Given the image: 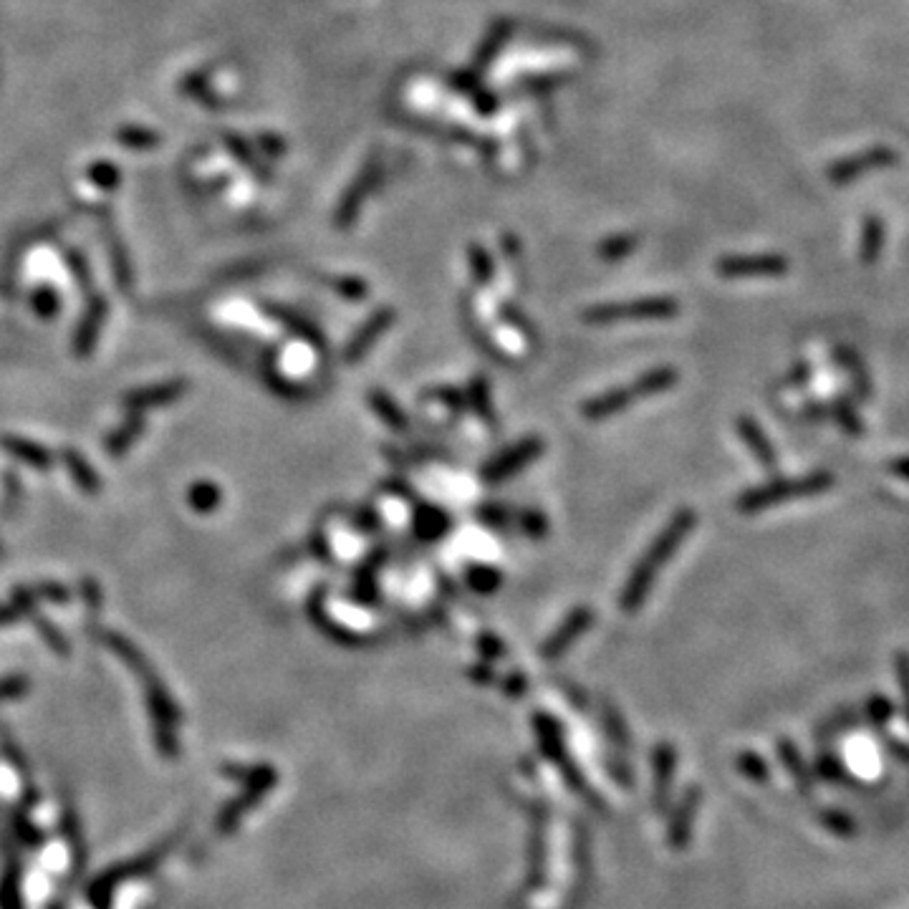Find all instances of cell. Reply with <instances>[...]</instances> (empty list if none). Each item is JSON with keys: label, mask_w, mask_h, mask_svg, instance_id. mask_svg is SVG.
Wrapping results in <instances>:
<instances>
[{"label": "cell", "mask_w": 909, "mask_h": 909, "mask_svg": "<svg viewBox=\"0 0 909 909\" xmlns=\"http://www.w3.org/2000/svg\"><path fill=\"white\" fill-rule=\"evenodd\" d=\"M695 526L697 513L692 511V508H682V511H677L675 516H672V521L667 523L665 531L654 538L652 546L647 548V553H644L642 559H639V564L634 566L632 576L627 579L622 596H619V606H622L624 614L639 612V606L644 604V599H647L649 591H652V584L654 579H657V574L662 571V566L675 556L680 543L690 536Z\"/></svg>", "instance_id": "cell-1"}, {"label": "cell", "mask_w": 909, "mask_h": 909, "mask_svg": "<svg viewBox=\"0 0 909 909\" xmlns=\"http://www.w3.org/2000/svg\"><path fill=\"white\" fill-rule=\"evenodd\" d=\"M834 485V475L831 473H814L806 478H793V480H776L771 485H761L753 488L748 493H743L738 498V511L740 513H761L766 508L783 503V500L793 498H806V495H819L824 490H829Z\"/></svg>", "instance_id": "cell-2"}, {"label": "cell", "mask_w": 909, "mask_h": 909, "mask_svg": "<svg viewBox=\"0 0 909 909\" xmlns=\"http://www.w3.org/2000/svg\"><path fill=\"white\" fill-rule=\"evenodd\" d=\"M680 311L675 298H639L632 303H612V306H596L584 314L591 326L619 324L632 319H672Z\"/></svg>", "instance_id": "cell-3"}, {"label": "cell", "mask_w": 909, "mask_h": 909, "mask_svg": "<svg viewBox=\"0 0 909 909\" xmlns=\"http://www.w3.org/2000/svg\"><path fill=\"white\" fill-rule=\"evenodd\" d=\"M541 452L543 442L538 440V437H526V440L516 442L513 447H508V450H503L500 455H495V458L483 468V480L490 485L503 483V480L521 473L523 468H528L536 458H541Z\"/></svg>", "instance_id": "cell-4"}, {"label": "cell", "mask_w": 909, "mask_h": 909, "mask_svg": "<svg viewBox=\"0 0 909 909\" xmlns=\"http://www.w3.org/2000/svg\"><path fill=\"white\" fill-rule=\"evenodd\" d=\"M591 624H594V612H591L589 606H576L574 612L556 627V632L541 644L543 660H556V657H561L581 634L589 632Z\"/></svg>", "instance_id": "cell-5"}, {"label": "cell", "mask_w": 909, "mask_h": 909, "mask_svg": "<svg viewBox=\"0 0 909 909\" xmlns=\"http://www.w3.org/2000/svg\"><path fill=\"white\" fill-rule=\"evenodd\" d=\"M392 321H394L392 309H379L377 314L369 316L367 324L359 326V329L354 331V336L349 339V344H346L344 362L351 364V367H354L357 362H362L369 351H372V346L377 344L379 336L387 334L389 326H392Z\"/></svg>", "instance_id": "cell-6"}, {"label": "cell", "mask_w": 909, "mask_h": 909, "mask_svg": "<svg viewBox=\"0 0 909 909\" xmlns=\"http://www.w3.org/2000/svg\"><path fill=\"white\" fill-rule=\"evenodd\" d=\"M637 397L639 394H637V389H634V384L632 387L609 389V392H601V394H596V397H591L589 402H584V407H581V415L591 422L606 420V417H614V415H619V412L629 410Z\"/></svg>", "instance_id": "cell-7"}, {"label": "cell", "mask_w": 909, "mask_h": 909, "mask_svg": "<svg viewBox=\"0 0 909 909\" xmlns=\"http://www.w3.org/2000/svg\"><path fill=\"white\" fill-rule=\"evenodd\" d=\"M720 276H781L788 271V263L778 256H753V258H725L718 266Z\"/></svg>", "instance_id": "cell-8"}, {"label": "cell", "mask_w": 909, "mask_h": 909, "mask_svg": "<svg viewBox=\"0 0 909 909\" xmlns=\"http://www.w3.org/2000/svg\"><path fill=\"white\" fill-rule=\"evenodd\" d=\"M738 435L743 437L745 445L750 447V452L755 455V460L763 465L766 470H776L778 465V455L773 450L771 440L766 437V432L761 430V425L753 420V417H738Z\"/></svg>", "instance_id": "cell-9"}, {"label": "cell", "mask_w": 909, "mask_h": 909, "mask_svg": "<svg viewBox=\"0 0 909 909\" xmlns=\"http://www.w3.org/2000/svg\"><path fill=\"white\" fill-rule=\"evenodd\" d=\"M447 531H450V516H447L445 511H440V508H435V505H430V503H425L417 508L415 533L420 541H427V543L440 541Z\"/></svg>", "instance_id": "cell-10"}, {"label": "cell", "mask_w": 909, "mask_h": 909, "mask_svg": "<svg viewBox=\"0 0 909 909\" xmlns=\"http://www.w3.org/2000/svg\"><path fill=\"white\" fill-rule=\"evenodd\" d=\"M187 389L185 382H167L162 387H152V389H139V392H132L124 397V402L132 407V410H142V407H157V404H167L172 399L180 397L182 392Z\"/></svg>", "instance_id": "cell-11"}, {"label": "cell", "mask_w": 909, "mask_h": 909, "mask_svg": "<svg viewBox=\"0 0 909 909\" xmlns=\"http://www.w3.org/2000/svg\"><path fill=\"white\" fill-rule=\"evenodd\" d=\"M369 404H372V410L382 417L384 425H389L392 430H397V432L410 430V420H407V415L399 410V404L394 402L389 394L374 389V392H369Z\"/></svg>", "instance_id": "cell-12"}, {"label": "cell", "mask_w": 909, "mask_h": 909, "mask_svg": "<svg viewBox=\"0 0 909 909\" xmlns=\"http://www.w3.org/2000/svg\"><path fill=\"white\" fill-rule=\"evenodd\" d=\"M677 384V372L672 367H657L652 372L642 374V377L634 382V389H637L639 397H654V394H662L667 389H672Z\"/></svg>", "instance_id": "cell-13"}, {"label": "cell", "mask_w": 909, "mask_h": 909, "mask_svg": "<svg viewBox=\"0 0 909 909\" xmlns=\"http://www.w3.org/2000/svg\"><path fill=\"white\" fill-rule=\"evenodd\" d=\"M3 447H6V450L11 452V455H16V458L26 460V463L31 465V468L46 470L48 465H51V455H48V452L43 450L41 445H33V442H28V440H18V437H6V440H3Z\"/></svg>", "instance_id": "cell-14"}, {"label": "cell", "mask_w": 909, "mask_h": 909, "mask_svg": "<svg viewBox=\"0 0 909 909\" xmlns=\"http://www.w3.org/2000/svg\"><path fill=\"white\" fill-rule=\"evenodd\" d=\"M778 753H781L783 763H786L788 771H791L793 778H796L798 788H801L803 793H811V776H808V771L803 768V761H801V755H798L796 745H793L791 740H781V748H778Z\"/></svg>", "instance_id": "cell-15"}, {"label": "cell", "mask_w": 909, "mask_h": 909, "mask_svg": "<svg viewBox=\"0 0 909 909\" xmlns=\"http://www.w3.org/2000/svg\"><path fill=\"white\" fill-rule=\"evenodd\" d=\"M465 579H468V586L473 591H478V594H495V591L500 589V581H503V576H500V571H495L493 566H473V569H468V574H465Z\"/></svg>", "instance_id": "cell-16"}, {"label": "cell", "mask_w": 909, "mask_h": 909, "mask_svg": "<svg viewBox=\"0 0 909 909\" xmlns=\"http://www.w3.org/2000/svg\"><path fill=\"white\" fill-rule=\"evenodd\" d=\"M101 319H104V301L96 303L94 311H91V314L86 316L84 324H81L79 336H76V351H79V354H89L91 351V346H94V341H96V334H99V329H101Z\"/></svg>", "instance_id": "cell-17"}, {"label": "cell", "mask_w": 909, "mask_h": 909, "mask_svg": "<svg viewBox=\"0 0 909 909\" xmlns=\"http://www.w3.org/2000/svg\"><path fill=\"white\" fill-rule=\"evenodd\" d=\"M223 500V490L213 483H195L190 490V505L197 513H213Z\"/></svg>", "instance_id": "cell-18"}, {"label": "cell", "mask_w": 909, "mask_h": 909, "mask_svg": "<svg viewBox=\"0 0 909 909\" xmlns=\"http://www.w3.org/2000/svg\"><path fill=\"white\" fill-rule=\"evenodd\" d=\"M64 460L69 463V473L74 475L76 483H79L81 488L86 490V493H96V490H99V483H96L94 470H91L89 465H86L84 458H79V455H76L74 450H66L64 452Z\"/></svg>", "instance_id": "cell-19"}, {"label": "cell", "mask_w": 909, "mask_h": 909, "mask_svg": "<svg viewBox=\"0 0 909 909\" xmlns=\"http://www.w3.org/2000/svg\"><path fill=\"white\" fill-rule=\"evenodd\" d=\"M470 404H473L475 407V412H478L480 417H483L485 422H488V425H493V407H490V387H488V379H473V384H470Z\"/></svg>", "instance_id": "cell-20"}, {"label": "cell", "mask_w": 909, "mask_h": 909, "mask_svg": "<svg viewBox=\"0 0 909 909\" xmlns=\"http://www.w3.org/2000/svg\"><path fill=\"white\" fill-rule=\"evenodd\" d=\"M142 427H144V422H142V417H129V422L127 425H122L119 427L117 432H114L112 437H109V452H112V455H119V452H124L129 447V442L134 440V437L139 435V432H142Z\"/></svg>", "instance_id": "cell-21"}, {"label": "cell", "mask_w": 909, "mask_h": 909, "mask_svg": "<svg viewBox=\"0 0 909 909\" xmlns=\"http://www.w3.org/2000/svg\"><path fill=\"white\" fill-rule=\"evenodd\" d=\"M821 821H824L826 829L834 831V834H839V836H854L856 834L854 819H851V816H846V814H841V811H834V808H831V811H824V814H821Z\"/></svg>", "instance_id": "cell-22"}, {"label": "cell", "mask_w": 909, "mask_h": 909, "mask_svg": "<svg viewBox=\"0 0 909 909\" xmlns=\"http://www.w3.org/2000/svg\"><path fill=\"white\" fill-rule=\"evenodd\" d=\"M839 359L841 362H844V367H846V372H851L856 377V387H859V394H862V397H867V374H864V367H862V362H859V359H856V354L854 351H844L841 349L839 351Z\"/></svg>", "instance_id": "cell-23"}, {"label": "cell", "mask_w": 909, "mask_h": 909, "mask_svg": "<svg viewBox=\"0 0 909 909\" xmlns=\"http://www.w3.org/2000/svg\"><path fill=\"white\" fill-rule=\"evenodd\" d=\"M521 528L531 538H543L548 533V521H546V516H543V513L526 511L521 516Z\"/></svg>", "instance_id": "cell-24"}, {"label": "cell", "mask_w": 909, "mask_h": 909, "mask_svg": "<svg viewBox=\"0 0 909 909\" xmlns=\"http://www.w3.org/2000/svg\"><path fill=\"white\" fill-rule=\"evenodd\" d=\"M894 667H897V680H899V687H902L904 710H907V720H909V652H897V657H894Z\"/></svg>", "instance_id": "cell-25"}, {"label": "cell", "mask_w": 909, "mask_h": 909, "mask_svg": "<svg viewBox=\"0 0 909 909\" xmlns=\"http://www.w3.org/2000/svg\"><path fill=\"white\" fill-rule=\"evenodd\" d=\"M892 713H894L892 702H889L887 697L874 695L872 700H869V718H872V723L877 725V728H882V725L892 718Z\"/></svg>", "instance_id": "cell-26"}, {"label": "cell", "mask_w": 909, "mask_h": 909, "mask_svg": "<svg viewBox=\"0 0 909 909\" xmlns=\"http://www.w3.org/2000/svg\"><path fill=\"white\" fill-rule=\"evenodd\" d=\"M478 518L488 528H505V523H508V511H505L503 505L488 503V505H483V508L478 511Z\"/></svg>", "instance_id": "cell-27"}, {"label": "cell", "mask_w": 909, "mask_h": 909, "mask_svg": "<svg viewBox=\"0 0 909 909\" xmlns=\"http://www.w3.org/2000/svg\"><path fill=\"white\" fill-rule=\"evenodd\" d=\"M740 768H743V773H750L753 778H758V781H766L768 778V768L763 766L761 758L753 753L740 755Z\"/></svg>", "instance_id": "cell-28"}, {"label": "cell", "mask_w": 909, "mask_h": 909, "mask_svg": "<svg viewBox=\"0 0 909 909\" xmlns=\"http://www.w3.org/2000/svg\"><path fill=\"white\" fill-rule=\"evenodd\" d=\"M834 415H836V420L841 422V427L849 430L851 435H859V432H862V427H859V417L854 415V410H851L846 402H839V407L834 410Z\"/></svg>", "instance_id": "cell-29"}, {"label": "cell", "mask_w": 909, "mask_h": 909, "mask_svg": "<svg viewBox=\"0 0 909 909\" xmlns=\"http://www.w3.org/2000/svg\"><path fill=\"white\" fill-rule=\"evenodd\" d=\"M869 230H872V235L867 233V238H864V261L872 263L874 258H877V250H879V225H877V220H872Z\"/></svg>", "instance_id": "cell-30"}, {"label": "cell", "mask_w": 909, "mask_h": 909, "mask_svg": "<svg viewBox=\"0 0 909 909\" xmlns=\"http://www.w3.org/2000/svg\"><path fill=\"white\" fill-rule=\"evenodd\" d=\"M816 771H819V776H824V778H829V781H839L841 776H844V771H841V766H839V761H836V758H821L819 761V766H816Z\"/></svg>", "instance_id": "cell-31"}, {"label": "cell", "mask_w": 909, "mask_h": 909, "mask_svg": "<svg viewBox=\"0 0 909 909\" xmlns=\"http://www.w3.org/2000/svg\"><path fill=\"white\" fill-rule=\"evenodd\" d=\"M435 397L440 402H445L447 407H452V410H463L465 407V394L458 392V389H440V392H435Z\"/></svg>", "instance_id": "cell-32"}, {"label": "cell", "mask_w": 909, "mask_h": 909, "mask_svg": "<svg viewBox=\"0 0 909 909\" xmlns=\"http://www.w3.org/2000/svg\"><path fill=\"white\" fill-rule=\"evenodd\" d=\"M56 309H59V303H56L54 293H48V291L38 293V296H36V311H38V314L54 316Z\"/></svg>", "instance_id": "cell-33"}, {"label": "cell", "mask_w": 909, "mask_h": 909, "mask_svg": "<svg viewBox=\"0 0 909 909\" xmlns=\"http://www.w3.org/2000/svg\"><path fill=\"white\" fill-rule=\"evenodd\" d=\"M478 644H480V652L488 654V657H500V654L505 652L503 642H500L498 637H493V634H483V637L478 639Z\"/></svg>", "instance_id": "cell-34"}, {"label": "cell", "mask_w": 909, "mask_h": 909, "mask_svg": "<svg viewBox=\"0 0 909 909\" xmlns=\"http://www.w3.org/2000/svg\"><path fill=\"white\" fill-rule=\"evenodd\" d=\"M38 594H43L46 599H54V601H66V599H69V591L61 589V586H56V584L41 586V589H38Z\"/></svg>", "instance_id": "cell-35"}, {"label": "cell", "mask_w": 909, "mask_h": 909, "mask_svg": "<svg viewBox=\"0 0 909 909\" xmlns=\"http://www.w3.org/2000/svg\"><path fill=\"white\" fill-rule=\"evenodd\" d=\"M38 629H41V632L46 634L48 642H51V647H54V649H59V652H61V649L66 647L64 637H59V634H56L54 629H51V624H48V622H38Z\"/></svg>", "instance_id": "cell-36"}, {"label": "cell", "mask_w": 909, "mask_h": 909, "mask_svg": "<svg viewBox=\"0 0 909 909\" xmlns=\"http://www.w3.org/2000/svg\"><path fill=\"white\" fill-rule=\"evenodd\" d=\"M377 526H379V521L372 511H364L362 516H359V528H362V531L372 533V531H377Z\"/></svg>", "instance_id": "cell-37"}, {"label": "cell", "mask_w": 909, "mask_h": 909, "mask_svg": "<svg viewBox=\"0 0 909 909\" xmlns=\"http://www.w3.org/2000/svg\"><path fill=\"white\" fill-rule=\"evenodd\" d=\"M21 612H23V609H21V606H18V604L6 606V609H0V624L11 622V619H16Z\"/></svg>", "instance_id": "cell-38"}, {"label": "cell", "mask_w": 909, "mask_h": 909, "mask_svg": "<svg viewBox=\"0 0 909 909\" xmlns=\"http://www.w3.org/2000/svg\"><path fill=\"white\" fill-rule=\"evenodd\" d=\"M889 468H892L894 475H899V478L909 480V460H894V463L889 465Z\"/></svg>", "instance_id": "cell-39"}, {"label": "cell", "mask_w": 909, "mask_h": 909, "mask_svg": "<svg viewBox=\"0 0 909 909\" xmlns=\"http://www.w3.org/2000/svg\"><path fill=\"white\" fill-rule=\"evenodd\" d=\"M889 748H892V753L897 755L899 761L909 763V745H902V743H897V740H894V743H889Z\"/></svg>", "instance_id": "cell-40"}]
</instances>
